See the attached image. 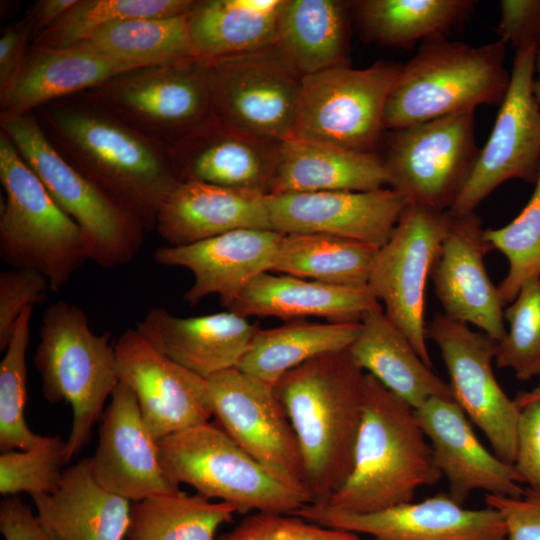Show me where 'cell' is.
I'll use <instances>...</instances> for the list:
<instances>
[{"label": "cell", "instance_id": "obj_1", "mask_svg": "<svg viewBox=\"0 0 540 540\" xmlns=\"http://www.w3.org/2000/svg\"><path fill=\"white\" fill-rule=\"evenodd\" d=\"M55 149L83 176L133 214L147 232L180 183L169 149L131 128L84 93L33 111Z\"/></svg>", "mask_w": 540, "mask_h": 540}, {"label": "cell", "instance_id": "obj_2", "mask_svg": "<svg viewBox=\"0 0 540 540\" xmlns=\"http://www.w3.org/2000/svg\"><path fill=\"white\" fill-rule=\"evenodd\" d=\"M365 374L344 349L299 365L274 386L298 441L310 504H326L351 471Z\"/></svg>", "mask_w": 540, "mask_h": 540}, {"label": "cell", "instance_id": "obj_3", "mask_svg": "<svg viewBox=\"0 0 540 540\" xmlns=\"http://www.w3.org/2000/svg\"><path fill=\"white\" fill-rule=\"evenodd\" d=\"M442 477L416 410L365 374L363 416L351 471L324 504L366 514L409 503Z\"/></svg>", "mask_w": 540, "mask_h": 540}, {"label": "cell", "instance_id": "obj_4", "mask_svg": "<svg viewBox=\"0 0 540 540\" xmlns=\"http://www.w3.org/2000/svg\"><path fill=\"white\" fill-rule=\"evenodd\" d=\"M506 45L496 40L472 46L447 37L422 42L402 64L388 97L383 124L401 129L451 114L500 106L509 87Z\"/></svg>", "mask_w": 540, "mask_h": 540}, {"label": "cell", "instance_id": "obj_5", "mask_svg": "<svg viewBox=\"0 0 540 540\" xmlns=\"http://www.w3.org/2000/svg\"><path fill=\"white\" fill-rule=\"evenodd\" d=\"M109 332L95 334L86 313L59 300L43 313L34 364L43 397L66 401L73 410L67 441L69 461L89 442L108 397L119 384L114 344Z\"/></svg>", "mask_w": 540, "mask_h": 540}, {"label": "cell", "instance_id": "obj_6", "mask_svg": "<svg viewBox=\"0 0 540 540\" xmlns=\"http://www.w3.org/2000/svg\"><path fill=\"white\" fill-rule=\"evenodd\" d=\"M0 256L11 268L44 275L61 290L89 260L78 224L55 203L10 138L0 131Z\"/></svg>", "mask_w": 540, "mask_h": 540}, {"label": "cell", "instance_id": "obj_7", "mask_svg": "<svg viewBox=\"0 0 540 540\" xmlns=\"http://www.w3.org/2000/svg\"><path fill=\"white\" fill-rule=\"evenodd\" d=\"M0 128L55 203L81 228L89 260L106 269L132 261L147 230L55 149L35 114L1 112Z\"/></svg>", "mask_w": 540, "mask_h": 540}, {"label": "cell", "instance_id": "obj_8", "mask_svg": "<svg viewBox=\"0 0 540 540\" xmlns=\"http://www.w3.org/2000/svg\"><path fill=\"white\" fill-rule=\"evenodd\" d=\"M157 443L172 482L229 503L237 513L293 514L310 504L306 495L271 475L215 422L192 426Z\"/></svg>", "mask_w": 540, "mask_h": 540}, {"label": "cell", "instance_id": "obj_9", "mask_svg": "<svg viewBox=\"0 0 540 540\" xmlns=\"http://www.w3.org/2000/svg\"><path fill=\"white\" fill-rule=\"evenodd\" d=\"M83 93L168 149L214 118L207 60L197 56L131 69Z\"/></svg>", "mask_w": 540, "mask_h": 540}, {"label": "cell", "instance_id": "obj_10", "mask_svg": "<svg viewBox=\"0 0 540 540\" xmlns=\"http://www.w3.org/2000/svg\"><path fill=\"white\" fill-rule=\"evenodd\" d=\"M401 67L380 60L364 68L347 65L303 76L289 137L378 153L386 133L385 106Z\"/></svg>", "mask_w": 540, "mask_h": 540}, {"label": "cell", "instance_id": "obj_11", "mask_svg": "<svg viewBox=\"0 0 540 540\" xmlns=\"http://www.w3.org/2000/svg\"><path fill=\"white\" fill-rule=\"evenodd\" d=\"M474 112L464 111L386 131L381 155L388 186L409 203L449 211L477 162Z\"/></svg>", "mask_w": 540, "mask_h": 540}, {"label": "cell", "instance_id": "obj_12", "mask_svg": "<svg viewBox=\"0 0 540 540\" xmlns=\"http://www.w3.org/2000/svg\"><path fill=\"white\" fill-rule=\"evenodd\" d=\"M207 60L214 117L235 129L282 141L293 129L303 76L277 43Z\"/></svg>", "mask_w": 540, "mask_h": 540}, {"label": "cell", "instance_id": "obj_13", "mask_svg": "<svg viewBox=\"0 0 540 540\" xmlns=\"http://www.w3.org/2000/svg\"><path fill=\"white\" fill-rule=\"evenodd\" d=\"M450 220L448 211L409 203L388 242L379 249L368 282L387 318L429 367L425 290Z\"/></svg>", "mask_w": 540, "mask_h": 540}, {"label": "cell", "instance_id": "obj_14", "mask_svg": "<svg viewBox=\"0 0 540 540\" xmlns=\"http://www.w3.org/2000/svg\"><path fill=\"white\" fill-rule=\"evenodd\" d=\"M206 380L215 423L271 475L310 500L298 441L275 387L238 368Z\"/></svg>", "mask_w": 540, "mask_h": 540}, {"label": "cell", "instance_id": "obj_15", "mask_svg": "<svg viewBox=\"0 0 540 540\" xmlns=\"http://www.w3.org/2000/svg\"><path fill=\"white\" fill-rule=\"evenodd\" d=\"M426 339L441 352L453 400L483 432L494 453L513 464L520 409L492 370L498 341L443 313H435L426 324Z\"/></svg>", "mask_w": 540, "mask_h": 540}, {"label": "cell", "instance_id": "obj_16", "mask_svg": "<svg viewBox=\"0 0 540 540\" xmlns=\"http://www.w3.org/2000/svg\"><path fill=\"white\" fill-rule=\"evenodd\" d=\"M535 48L516 50L507 93L491 134L449 213L475 212L506 181L534 183L540 171V110L533 93Z\"/></svg>", "mask_w": 540, "mask_h": 540}, {"label": "cell", "instance_id": "obj_17", "mask_svg": "<svg viewBox=\"0 0 540 540\" xmlns=\"http://www.w3.org/2000/svg\"><path fill=\"white\" fill-rule=\"evenodd\" d=\"M114 350L118 380L133 392L157 441L212 417L207 380L158 351L136 328L125 330Z\"/></svg>", "mask_w": 540, "mask_h": 540}, {"label": "cell", "instance_id": "obj_18", "mask_svg": "<svg viewBox=\"0 0 540 540\" xmlns=\"http://www.w3.org/2000/svg\"><path fill=\"white\" fill-rule=\"evenodd\" d=\"M329 528L367 534L374 540H504L506 527L494 508L466 509L449 493L381 511L355 514L307 504L293 513Z\"/></svg>", "mask_w": 540, "mask_h": 540}, {"label": "cell", "instance_id": "obj_19", "mask_svg": "<svg viewBox=\"0 0 540 540\" xmlns=\"http://www.w3.org/2000/svg\"><path fill=\"white\" fill-rule=\"evenodd\" d=\"M409 200L388 187L267 195L271 227L282 234H327L377 248L389 240Z\"/></svg>", "mask_w": 540, "mask_h": 540}, {"label": "cell", "instance_id": "obj_20", "mask_svg": "<svg viewBox=\"0 0 540 540\" xmlns=\"http://www.w3.org/2000/svg\"><path fill=\"white\" fill-rule=\"evenodd\" d=\"M492 250L475 212L451 215L430 278L443 314L473 324L499 342L506 334L505 304L484 264L485 255Z\"/></svg>", "mask_w": 540, "mask_h": 540}, {"label": "cell", "instance_id": "obj_21", "mask_svg": "<svg viewBox=\"0 0 540 540\" xmlns=\"http://www.w3.org/2000/svg\"><path fill=\"white\" fill-rule=\"evenodd\" d=\"M110 398L96 451L89 457L96 480L131 502L179 492L163 469L157 440L146 427L133 392L119 382Z\"/></svg>", "mask_w": 540, "mask_h": 540}, {"label": "cell", "instance_id": "obj_22", "mask_svg": "<svg viewBox=\"0 0 540 540\" xmlns=\"http://www.w3.org/2000/svg\"><path fill=\"white\" fill-rule=\"evenodd\" d=\"M416 414L455 501L463 505L477 490L506 497H520L524 493L514 465L484 447L454 400L430 398L416 409Z\"/></svg>", "mask_w": 540, "mask_h": 540}, {"label": "cell", "instance_id": "obj_23", "mask_svg": "<svg viewBox=\"0 0 540 540\" xmlns=\"http://www.w3.org/2000/svg\"><path fill=\"white\" fill-rule=\"evenodd\" d=\"M283 236L272 229L242 228L185 246L160 247L154 259L192 272L193 284L184 294L188 304L212 294L224 304L253 278L272 270Z\"/></svg>", "mask_w": 540, "mask_h": 540}, {"label": "cell", "instance_id": "obj_24", "mask_svg": "<svg viewBox=\"0 0 540 540\" xmlns=\"http://www.w3.org/2000/svg\"><path fill=\"white\" fill-rule=\"evenodd\" d=\"M280 141L263 139L215 117L169 148L176 176L183 181L269 194Z\"/></svg>", "mask_w": 540, "mask_h": 540}, {"label": "cell", "instance_id": "obj_25", "mask_svg": "<svg viewBox=\"0 0 540 540\" xmlns=\"http://www.w3.org/2000/svg\"><path fill=\"white\" fill-rule=\"evenodd\" d=\"M135 328L158 351L205 379L236 368L259 329L231 311L182 318L160 307Z\"/></svg>", "mask_w": 540, "mask_h": 540}, {"label": "cell", "instance_id": "obj_26", "mask_svg": "<svg viewBox=\"0 0 540 540\" xmlns=\"http://www.w3.org/2000/svg\"><path fill=\"white\" fill-rule=\"evenodd\" d=\"M242 228L272 229L267 194L183 181L162 205L155 231L177 247Z\"/></svg>", "mask_w": 540, "mask_h": 540}, {"label": "cell", "instance_id": "obj_27", "mask_svg": "<svg viewBox=\"0 0 540 540\" xmlns=\"http://www.w3.org/2000/svg\"><path fill=\"white\" fill-rule=\"evenodd\" d=\"M111 58L87 41L66 47L32 43L1 112L25 114L50 101L93 89L112 77L138 68Z\"/></svg>", "mask_w": 540, "mask_h": 540}, {"label": "cell", "instance_id": "obj_28", "mask_svg": "<svg viewBox=\"0 0 540 540\" xmlns=\"http://www.w3.org/2000/svg\"><path fill=\"white\" fill-rule=\"evenodd\" d=\"M242 317H276L286 321L309 316L329 322H361L383 309L368 286L343 287L290 275L264 272L222 304Z\"/></svg>", "mask_w": 540, "mask_h": 540}, {"label": "cell", "instance_id": "obj_29", "mask_svg": "<svg viewBox=\"0 0 540 540\" xmlns=\"http://www.w3.org/2000/svg\"><path fill=\"white\" fill-rule=\"evenodd\" d=\"M31 497L57 540H125L132 503L96 480L89 458L66 468L55 492Z\"/></svg>", "mask_w": 540, "mask_h": 540}, {"label": "cell", "instance_id": "obj_30", "mask_svg": "<svg viewBox=\"0 0 540 540\" xmlns=\"http://www.w3.org/2000/svg\"><path fill=\"white\" fill-rule=\"evenodd\" d=\"M388 186L379 153L287 137L280 141L269 194L370 191Z\"/></svg>", "mask_w": 540, "mask_h": 540}, {"label": "cell", "instance_id": "obj_31", "mask_svg": "<svg viewBox=\"0 0 540 540\" xmlns=\"http://www.w3.org/2000/svg\"><path fill=\"white\" fill-rule=\"evenodd\" d=\"M348 350L364 372L415 410L433 397L453 400L449 383L423 362L384 309L363 317L360 332Z\"/></svg>", "mask_w": 540, "mask_h": 540}, {"label": "cell", "instance_id": "obj_32", "mask_svg": "<svg viewBox=\"0 0 540 540\" xmlns=\"http://www.w3.org/2000/svg\"><path fill=\"white\" fill-rule=\"evenodd\" d=\"M283 0H193L187 13L196 54L216 59L277 43Z\"/></svg>", "mask_w": 540, "mask_h": 540}, {"label": "cell", "instance_id": "obj_33", "mask_svg": "<svg viewBox=\"0 0 540 540\" xmlns=\"http://www.w3.org/2000/svg\"><path fill=\"white\" fill-rule=\"evenodd\" d=\"M346 4L336 0H283L277 44L302 75L349 65Z\"/></svg>", "mask_w": 540, "mask_h": 540}, {"label": "cell", "instance_id": "obj_34", "mask_svg": "<svg viewBox=\"0 0 540 540\" xmlns=\"http://www.w3.org/2000/svg\"><path fill=\"white\" fill-rule=\"evenodd\" d=\"M361 322L316 323L303 319L258 329L239 362V370L272 386L288 371L323 354L348 349Z\"/></svg>", "mask_w": 540, "mask_h": 540}, {"label": "cell", "instance_id": "obj_35", "mask_svg": "<svg viewBox=\"0 0 540 540\" xmlns=\"http://www.w3.org/2000/svg\"><path fill=\"white\" fill-rule=\"evenodd\" d=\"M472 0H360L352 2L364 35L378 44L408 48L446 35L468 18Z\"/></svg>", "mask_w": 540, "mask_h": 540}, {"label": "cell", "instance_id": "obj_36", "mask_svg": "<svg viewBox=\"0 0 540 540\" xmlns=\"http://www.w3.org/2000/svg\"><path fill=\"white\" fill-rule=\"evenodd\" d=\"M380 248L327 234H284L272 272L343 287H366Z\"/></svg>", "mask_w": 540, "mask_h": 540}, {"label": "cell", "instance_id": "obj_37", "mask_svg": "<svg viewBox=\"0 0 540 540\" xmlns=\"http://www.w3.org/2000/svg\"><path fill=\"white\" fill-rule=\"evenodd\" d=\"M237 510L229 503L180 490L132 502L125 540H217Z\"/></svg>", "mask_w": 540, "mask_h": 540}, {"label": "cell", "instance_id": "obj_38", "mask_svg": "<svg viewBox=\"0 0 540 540\" xmlns=\"http://www.w3.org/2000/svg\"><path fill=\"white\" fill-rule=\"evenodd\" d=\"M84 41L115 60L139 67L199 57L192 44L187 14L117 21Z\"/></svg>", "mask_w": 540, "mask_h": 540}, {"label": "cell", "instance_id": "obj_39", "mask_svg": "<svg viewBox=\"0 0 540 540\" xmlns=\"http://www.w3.org/2000/svg\"><path fill=\"white\" fill-rule=\"evenodd\" d=\"M193 0H78L55 24L32 43L66 47L86 40L117 21L187 14Z\"/></svg>", "mask_w": 540, "mask_h": 540}, {"label": "cell", "instance_id": "obj_40", "mask_svg": "<svg viewBox=\"0 0 540 540\" xmlns=\"http://www.w3.org/2000/svg\"><path fill=\"white\" fill-rule=\"evenodd\" d=\"M33 307L26 308L15 323L0 363V449L28 450L41 446L48 436L32 432L24 408L27 400L26 353L30 343Z\"/></svg>", "mask_w": 540, "mask_h": 540}, {"label": "cell", "instance_id": "obj_41", "mask_svg": "<svg viewBox=\"0 0 540 540\" xmlns=\"http://www.w3.org/2000/svg\"><path fill=\"white\" fill-rule=\"evenodd\" d=\"M485 237L508 260L509 270L498 290L504 304L512 303L525 282L540 278V171L517 217L504 227L485 229Z\"/></svg>", "mask_w": 540, "mask_h": 540}, {"label": "cell", "instance_id": "obj_42", "mask_svg": "<svg viewBox=\"0 0 540 540\" xmlns=\"http://www.w3.org/2000/svg\"><path fill=\"white\" fill-rule=\"evenodd\" d=\"M509 330L498 342L496 365L511 369L521 381L540 375V278L521 287L504 311Z\"/></svg>", "mask_w": 540, "mask_h": 540}, {"label": "cell", "instance_id": "obj_43", "mask_svg": "<svg viewBox=\"0 0 540 540\" xmlns=\"http://www.w3.org/2000/svg\"><path fill=\"white\" fill-rule=\"evenodd\" d=\"M67 441L48 436L39 447L2 452L0 455V493L51 494L56 491L69 463Z\"/></svg>", "mask_w": 540, "mask_h": 540}, {"label": "cell", "instance_id": "obj_44", "mask_svg": "<svg viewBox=\"0 0 540 540\" xmlns=\"http://www.w3.org/2000/svg\"><path fill=\"white\" fill-rule=\"evenodd\" d=\"M217 540H361L357 534L325 527L294 514L254 512Z\"/></svg>", "mask_w": 540, "mask_h": 540}, {"label": "cell", "instance_id": "obj_45", "mask_svg": "<svg viewBox=\"0 0 540 540\" xmlns=\"http://www.w3.org/2000/svg\"><path fill=\"white\" fill-rule=\"evenodd\" d=\"M51 290L48 279L29 269L2 271L0 274V350L5 351L16 321L28 308L43 303Z\"/></svg>", "mask_w": 540, "mask_h": 540}, {"label": "cell", "instance_id": "obj_46", "mask_svg": "<svg viewBox=\"0 0 540 540\" xmlns=\"http://www.w3.org/2000/svg\"><path fill=\"white\" fill-rule=\"evenodd\" d=\"M485 502L502 515L504 540H540V492L525 487L520 497L486 494Z\"/></svg>", "mask_w": 540, "mask_h": 540}, {"label": "cell", "instance_id": "obj_47", "mask_svg": "<svg viewBox=\"0 0 540 540\" xmlns=\"http://www.w3.org/2000/svg\"><path fill=\"white\" fill-rule=\"evenodd\" d=\"M500 18L497 34L506 46L516 50H540V0L500 1Z\"/></svg>", "mask_w": 540, "mask_h": 540}, {"label": "cell", "instance_id": "obj_48", "mask_svg": "<svg viewBox=\"0 0 540 540\" xmlns=\"http://www.w3.org/2000/svg\"><path fill=\"white\" fill-rule=\"evenodd\" d=\"M519 409L516 457L513 465L523 484L540 492V399Z\"/></svg>", "mask_w": 540, "mask_h": 540}, {"label": "cell", "instance_id": "obj_49", "mask_svg": "<svg viewBox=\"0 0 540 540\" xmlns=\"http://www.w3.org/2000/svg\"><path fill=\"white\" fill-rule=\"evenodd\" d=\"M33 37L34 29L27 15L3 29L0 38V102L17 77Z\"/></svg>", "mask_w": 540, "mask_h": 540}, {"label": "cell", "instance_id": "obj_50", "mask_svg": "<svg viewBox=\"0 0 540 540\" xmlns=\"http://www.w3.org/2000/svg\"><path fill=\"white\" fill-rule=\"evenodd\" d=\"M0 532L4 540H57L19 496L1 501Z\"/></svg>", "mask_w": 540, "mask_h": 540}, {"label": "cell", "instance_id": "obj_51", "mask_svg": "<svg viewBox=\"0 0 540 540\" xmlns=\"http://www.w3.org/2000/svg\"><path fill=\"white\" fill-rule=\"evenodd\" d=\"M77 2L78 0L36 1L26 14L32 23L34 37L55 24Z\"/></svg>", "mask_w": 540, "mask_h": 540}, {"label": "cell", "instance_id": "obj_52", "mask_svg": "<svg viewBox=\"0 0 540 540\" xmlns=\"http://www.w3.org/2000/svg\"><path fill=\"white\" fill-rule=\"evenodd\" d=\"M540 399V384H538L536 387L531 389L530 391L521 392L519 393L514 401L518 408L524 406L525 404Z\"/></svg>", "mask_w": 540, "mask_h": 540}, {"label": "cell", "instance_id": "obj_53", "mask_svg": "<svg viewBox=\"0 0 540 540\" xmlns=\"http://www.w3.org/2000/svg\"><path fill=\"white\" fill-rule=\"evenodd\" d=\"M533 93L540 110V50L537 52L535 60V74L533 80Z\"/></svg>", "mask_w": 540, "mask_h": 540}]
</instances>
